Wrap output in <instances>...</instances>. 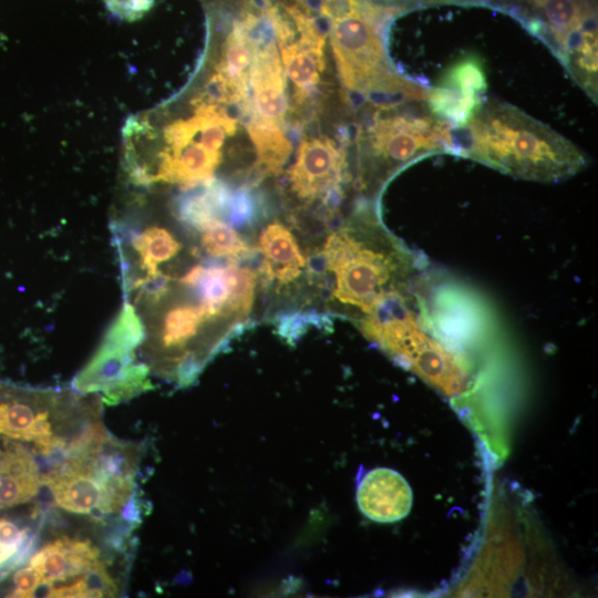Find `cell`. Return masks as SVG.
<instances>
[{
  "label": "cell",
  "instance_id": "7",
  "mask_svg": "<svg viewBox=\"0 0 598 598\" xmlns=\"http://www.w3.org/2000/svg\"><path fill=\"white\" fill-rule=\"evenodd\" d=\"M141 342V329L122 307L92 358L75 375L73 390L114 405L152 389L150 371L138 355Z\"/></svg>",
  "mask_w": 598,
  "mask_h": 598
},
{
  "label": "cell",
  "instance_id": "19",
  "mask_svg": "<svg viewBox=\"0 0 598 598\" xmlns=\"http://www.w3.org/2000/svg\"><path fill=\"white\" fill-rule=\"evenodd\" d=\"M29 539L27 528H20L7 518H0V573L10 569L20 559Z\"/></svg>",
  "mask_w": 598,
  "mask_h": 598
},
{
  "label": "cell",
  "instance_id": "15",
  "mask_svg": "<svg viewBox=\"0 0 598 598\" xmlns=\"http://www.w3.org/2000/svg\"><path fill=\"white\" fill-rule=\"evenodd\" d=\"M259 249L264 257V274L268 282L277 287L289 286L308 271L297 238L282 223H269L259 236Z\"/></svg>",
  "mask_w": 598,
  "mask_h": 598
},
{
  "label": "cell",
  "instance_id": "16",
  "mask_svg": "<svg viewBox=\"0 0 598 598\" xmlns=\"http://www.w3.org/2000/svg\"><path fill=\"white\" fill-rule=\"evenodd\" d=\"M40 485L42 475L27 448L9 442L0 447V509L29 502Z\"/></svg>",
  "mask_w": 598,
  "mask_h": 598
},
{
  "label": "cell",
  "instance_id": "17",
  "mask_svg": "<svg viewBox=\"0 0 598 598\" xmlns=\"http://www.w3.org/2000/svg\"><path fill=\"white\" fill-rule=\"evenodd\" d=\"M179 227L192 238L202 256L208 260L237 261L251 254L246 241L224 219L215 218L204 226L192 229Z\"/></svg>",
  "mask_w": 598,
  "mask_h": 598
},
{
  "label": "cell",
  "instance_id": "5",
  "mask_svg": "<svg viewBox=\"0 0 598 598\" xmlns=\"http://www.w3.org/2000/svg\"><path fill=\"white\" fill-rule=\"evenodd\" d=\"M361 188H379L405 165L427 155L450 153L451 126L425 101L380 104L358 134Z\"/></svg>",
  "mask_w": 598,
  "mask_h": 598
},
{
  "label": "cell",
  "instance_id": "1",
  "mask_svg": "<svg viewBox=\"0 0 598 598\" xmlns=\"http://www.w3.org/2000/svg\"><path fill=\"white\" fill-rule=\"evenodd\" d=\"M450 153L516 178L568 179L587 166L574 143L516 106L486 99L463 126L451 127Z\"/></svg>",
  "mask_w": 598,
  "mask_h": 598
},
{
  "label": "cell",
  "instance_id": "20",
  "mask_svg": "<svg viewBox=\"0 0 598 598\" xmlns=\"http://www.w3.org/2000/svg\"><path fill=\"white\" fill-rule=\"evenodd\" d=\"M42 587L40 575L28 565L18 569L13 575V590L10 597H33Z\"/></svg>",
  "mask_w": 598,
  "mask_h": 598
},
{
  "label": "cell",
  "instance_id": "21",
  "mask_svg": "<svg viewBox=\"0 0 598 598\" xmlns=\"http://www.w3.org/2000/svg\"><path fill=\"white\" fill-rule=\"evenodd\" d=\"M363 0H320L319 12L328 22L342 19L360 9Z\"/></svg>",
  "mask_w": 598,
  "mask_h": 598
},
{
  "label": "cell",
  "instance_id": "2",
  "mask_svg": "<svg viewBox=\"0 0 598 598\" xmlns=\"http://www.w3.org/2000/svg\"><path fill=\"white\" fill-rule=\"evenodd\" d=\"M319 258L332 280V300L355 321L386 296L408 291L424 268L370 209H360L330 234Z\"/></svg>",
  "mask_w": 598,
  "mask_h": 598
},
{
  "label": "cell",
  "instance_id": "6",
  "mask_svg": "<svg viewBox=\"0 0 598 598\" xmlns=\"http://www.w3.org/2000/svg\"><path fill=\"white\" fill-rule=\"evenodd\" d=\"M392 13L364 3L342 19L328 22L330 44L343 86L380 104L425 101L427 89L406 79L391 65L380 22Z\"/></svg>",
  "mask_w": 598,
  "mask_h": 598
},
{
  "label": "cell",
  "instance_id": "9",
  "mask_svg": "<svg viewBox=\"0 0 598 598\" xmlns=\"http://www.w3.org/2000/svg\"><path fill=\"white\" fill-rule=\"evenodd\" d=\"M265 8L256 11L246 7L234 20L223 44L219 63L212 83L219 92V99L243 105L250 110L249 69L255 50L264 34Z\"/></svg>",
  "mask_w": 598,
  "mask_h": 598
},
{
  "label": "cell",
  "instance_id": "13",
  "mask_svg": "<svg viewBox=\"0 0 598 598\" xmlns=\"http://www.w3.org/2000/svg\"><path fill=\"white\" fill-rule=\"evenodd\" d=\"M103 563L91 540L69 536L47 543L29 559L47 588L71 584Z\"/></svg>",
  "mask_w": 598,
  "mask_h": 598
},
{
  "label": "cell",
  "instance_id": "22",
  "mask_svg": "<svg viewBox=\"0 0 598 598\" xmlns=\"http://www.w3.org/2000/svg\"><path fill=\"white\" fill-rule=\"evenodd\" d=\"M373 1V6L382 9H386L396 12L399 9L409 6L424 4L435 0H370Z\"/></svg>",
  "mask_w": 598,
  "mask_h": 598
},
{
  "label": "cell",
  "instance_id": "18",
  "mask_svg": "<svg viewBox=\"0 0 598 598\" xmlns=\"http://www.w3.org/2000/svg\"><path fill=\"white\" fill-rule=\"evenodd\" d=\"M247 130L255 145L257 165L264 173L278 174L292 148L282 125L251 115Z\"/></svg>",
  "mask_w": 598,
  "mask_h": 598
},
{
  "label": "cell",
  "instance_id": "12",
  "mask_svg": "<svg viewBox=\"0 0 598 598\" xmlns=\"http://www.w3.org/2000/svg\"><path fill=\"white\" fill-rule=\"evenodd\" d=\"M265 38L264 32L249 69L252 116L282 125L288 110L285 72L275 38Z\"/></svg>",
  "mask_w": 598,
  "mask_h": 598
},
{
  "label": "cell",
  "instance_id": "14",
  "mask_svg": "<svg viewBox=\"0 0 598 598\" xmlns=\"http://www.w3.org/2000/svg\"><path fill=\"white\" fill-rule=\"evenodd\" d=\"M357 501L361 512L369 518L392 523L408 515L412 504V492L398 472L375 468L359 484Z\"/></svg>",
  "mask_w": 598,
  "mask_h": 598
},
{
  "label": "cell",
  "instance_id": "8",
  "mask_svg": "<svg viewBox=\"0 0 598 598\" xmlns=\"http://www.w3.org/2000/svg\"><path fill=\"white\" fill-rule=\"evenodd\" d=\"M292 19V31L277 42L285 73L293 85L296 104L317 90L324 70L326 33L309 8L299 1L283 4Z\"/></svg>",
  "mask_w": 598,
  "mask_h": 598
},
{
  "label": "cell",
  "instance_id": "11",
  "mask_svg": "<svg viewBox=\"0 0 598 598\" xmlns=\"http://www.w3.org/2000/svg\"><path fill=\"white\" fill-rule=\"evenodd\" d=\"M485 69L475 54L456 60L437 84L427 89L425 104L430 112L451 127L465 125L485 102Z\"/></svg>",
  "mask_w": 598,
  "mask_h": 598
},
{
  "label": "cell",
  "instance_id": "4",
  "mask_svg": "<svg viewBox=\"0 0 598 598\" xmlns=\"http://www.w3.org/2000/svg\"><path fill=\"white\" fill-rule=\"evenodd\" d=\"M138 448L109 433L63 456L48 473L49 487L60 508L104 516L128 508L135 496Z\"/></svg>",
  "mask_w": 598,
  "mask_h": 598
},
{
  "label": "cell",
  "instance_id": "10",
  "mask_svg": "<svg viewBox=\"0 0 598 598\" xmlns=\"http://www.w3.org/2000/svg\"><path fill=\"white\" fill-rule=\"evenodd\" d=\"M344 181V156L333 140L322 136L301 141L288 175L290 192L300 202L334 204Z\"/></svg>",
  "mask_w": 598,
  "mask_h": 598
},
{
  "label": "cell",
  "instance_id": "3",
  "mask_svg": "<svg viewBox=\"0 0 598 598\" xmlns=\"http://www.w3.org/2000/svg\"><path fill=\"white\" fill-rule=\"evenodd\" d=\"M97 395L0 382V435L30 442L44 455L81 447L106 430Z\"/></svg>",
  "mask_w": 598,
  "mask_h": 598
}]
</instances>
